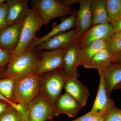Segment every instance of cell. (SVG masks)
I'll use <instances>...</instances> for the list:
<instances>
[{
	"label": "cell",
	"mask_w": 121,
	"mask_h": 121,
	"mask_svg": "<svg viewBox=\"0 0 121 121\" xmlns=\"http://www.w3.org/2000/svg\"><path fill=\"white\" fill-rule=\"evenodd\" d=\"M38 52L35 50L26 51L19 56L11 60L4 74V78L15 80L35 73L39 62Z\"/></svg>",
	"instance_id": "6da1fadb"
},
{
	"label": "cell",
	"mask_w": 121,
	"mask_h": 121,
	"mask_svg": "<svg viewBox=\"0 0 121 121\" xmlns=\"http://www.w3.org/2000/svg\"><path fill=\"white\" fill-rule=\"evenodd\" d=\"M44 24L37 9H29L27 17L23 22L19 41L11 55V60L19 56L26 52L36 37V34Z\"/></svg>",
	"instance_id": "7a4b0ae2"
},
{
	"label": "cell",
	"mask_w": 121,
	"mask_h": 121,
	"mask_svg": "<svg viewBox=\"0 0 121 121\" xmlns=\"http://www.w3.org/2000/svg\"><path fill=\"white\" fill-rule=\"evenodd\" d=\"M39 75V94L55 105L67 78L63 68Z\"/></svg>",
	"instance_id": "3957f363"
},
{
	"label": "cell",
	"mask_w": 121,
	"mask_h": 121,
	"mask_svg": "<svg viewBox=\"0 0 121 121\" xmlns=\"http://www.w3.org/2000/svg\"><path fill=\"white\" fill-rule=\"evenodd\" d=\"M40 76L32 74L16 80L14 91V102L27 107L39 94Z\"/></svg>",
	"instance_id": "277c9868"
},
{
	"label": "cell",
	"mask_w": 121,
	"mask_h": 121,
	"mask_svg": "<svg viewBox=\"0 0 121 121\" xmlns=\"http://www.w3.org/2000/svg\"><path fill=\"white\" fill-rule=\"evenodd\" d=\"M30 1L33 7L38 11L45 25H47L55 18L76 13L72 10L71 7L64 4L60 0H32Z\"/></svg>",
	"instance_id": "5b68a950"
},
{
	"label": "cell",
	"mask_w": 121,
	"mask_h": 121,
	"mask_svg": "<svg viewBox=\"0 0 121 121\" xmlns=\"http://www.w3.org/2000/svg\"><path fill=\"white\" fill-rule=\"evenodd\" d=\"M28 121H51L56 117L55 105L39 94L27 107Z\"/></svg>",
	"instance_id": "8992f818"
},
{
	"label": "cell",
	"mask_w": 121,
	"mask_h": 121,
	"mask_svg": "<svg viewBox=\"0 0 121 121\" xmlns=\"http://www.w3.org/2000/svg\"><path fill=\"white\" fill-rule=\"evenodd\" d=\"M66 49L37 52L39 56V63L34 74L41 75L63 68Z\"/></svg>",
	"instance_id": "52a82bcc"
},
{
	"label": "cell",
	"mask_w": 121,
	"mask_h": 121,
	"mask_svg": "<svg viewBox=\"0 0 121 121\" xmlns=\"http://www.w3.org/2000/svg\"><path fill=\"white\" fill-rule=\"evenodd\" d=\"M78 35L75 29L61 33L39 44L33 48L36 52L67 49L77 42Z\"/></svg>",
	"instance_id": "ba28073f"
},
{
	"label": "cell",
	"mask_w": 121,
	"mask_h": 121,
	"mask_svg": "<svg viewBox=\"0 0 121 121\" xmlns=\"http://www.w3.org/2000/svg\"><path fill=\"white\" fill-rule=\"evenodd\" d=\"M114 29L111 24L108 23L93 25L81 35L77 40V44L80 50L86 48L99 40H106L114 35Z\"/></svg>",
	"instance_id": "9c48e42d"
},
{
	"label": "cell",
	"mask_w": 121,
	"mask_h": 121,
	"mask_svg": "<svg viewBox=\"0 0 121 121\" xmlns=\"http://www.w3.org/2000/svg\"><path fill=\"white\" fill-rule=\"evenodd\" d=\"M80 51L76 43L66 49L63 68L67 78L79 77L78 69L81 63Z\"/></svg>",
	"instance_id": "30bf717a"
},
{
	"label": "cell",
	"mask_w": 121,
	"mask_h": 121,
	"mask_svg": "<svg viewBox=\"0 0 121 121\" xmlns=\"http://www.w3.org/2000/svg\"><path fill=\"white\" fill-rule=\"evenodd\" d=\"M79 3V9L76 13L75 24L78 39L92 26L91 0H80Z\"/></svg>",
	"instance_id": "8fae6325"
},
{
	"label": "cell",
	"mask_w": 121,
	"mask_h": 121,
	"mask_svg": "<svg viewBox=\"0 0 121 121\" xmlns=\"http://www.w3.org/2000/svg\"><path fill=\"white\" fill-rule=\"evenodd\" d=\"M29 1L27 0H7L8 24L9 26L23 23L28 16Z\"/></svg>",
	"instance_id": "7c38bea8"
},
{
	"label": "cell",
	"mask_w": 121,
	"mask_h": 121,
	"mask_svg": "<svg viewBox=\"0 0 121 121\" xmlns=\"http://www.w3.org/2000/svg\"><path fill=\"white\" fill-rule=\"evenodd\" d=\"M64 88L65 93L75 99L82 108L86 106L90 92L86 86L78 78H67Z\"/></svg>",
	"instance_id": "4fadbf2b"
},
{
	"label": "cell",
	"mask_w": 121,
	"mask_h": 121,
	"mask_svg": "<svg viewBox=\"0 0 121 121\" xmlns=\"http://www.w3.org/2000/svg\"><path fill=\"white\" fill-rule=\"evenodd\" d=\"M23 22L9 26L0 33V47L11 54L19 43Z\"/></svg>",
	"instance_id": "5bb4252c"
},
{
	"label": "cell",
	"mask_w": 121,
	"mask_h": 121,
	"mask_svg": "<svg viewBox=\"0 0 121 121\" xmlns=\"http://www.w3.org/2000/svg\"><path fill=\"white\" fill-rule=\"evenodd\" d=\"M100 80L97 95L92 108L90 112L93 113H107L114 103L111 99L110 95L107 89L102 75L99 73Z\"/></svg>",
	"instance_id": "9a60e30c"
},
{
	"label": "cell",
	"mask_w": 121,
	"mask_h": 121,
	"mask_svg": "<svg viewBox=\"0 0 121 121\" xmlns=\"http://www.w3.org/2000/svg\"><path fill=\"white\" fill-rule=\"evenodd\" d=\"M76 13H77L68 17H63L60 24H57L56 23L52 24L51 31L43 37H36L27 51L33 50L39 44L58 34L69 31L72 28L75 27Z\"/></svg>",
	"instance_id": "2e32d148"
},
{
	"label": "cell",
	"mask_w": 121,
	"mask_h": 121,
	"mask_svg": "<svg viewBox=\"0 0 121 121\" xmlns=\"http://www.w3.org/2000/svg\"><path fill=\"white\" fill-rule=\"evenodd\" d=\"M104 78L109 95L121 83V62H112L102 71L98 72Z\"/></svg>",
	"instance_id": "e0dca14e"
},
{
	"label": "cell",
	"mask_w": 121,
	"mask_h": 121,
	"mask_svg": "<svg viewBox=\"0 0 121 121\" xmlns=\"http://www.w3.org/2000/svg\"><path fill=\"white\" fill-rule=\"evenodd\" d=\"M55 105L56 117L65 114L73 117L77 115L82 108L75 99L66 93L60 95Z\"/></svg>",
	"instance_id": "ac0fdd59"
},
{
	"label": "cell",
	"mask_w": 121,
	"mask_h": 121,
	"mask_svg": "<svg viewBox=\"0 0 121 121\" xmlns=\"http://www.w3.org/2000/svg\"><path fill=\"white\" fill-rule=\"evenodd\" d=\"M113 55L106 48L100 50L83 66L87 69H97L102 71L112 62Z\"/></svg>",
	"instance_id": "d6986e66"
},
{
	"label": "cell",
	"mask_w": 121,
	"mask_h": 121,
	"mask_svg": "<svg viewBox=\"0 0 121 121\" xmlns=\"http://www.w3.org/2000/svg\"><path fill=\"white\" fill-rule=\"evenodd\" d=\"M92 26L110 23L105 0H91Z\"/></svg>",
	"instance_id": "ffe728a7"
},
{
	"label": "cell",
	"mask_w": 121,
	"mask_h": 121,
	"mask_svg": "<svg viewBox=\"0 0 121 121\" xmlns=\"http://www.w3.org/2000/svg\"><path fill=\"white\" fill-rule=\"evenodd\" d=\"M105 48H106V40L102 39L95 41L88 47L80 50V65L83 66L98 52Z\"/></svg>",
	"instance_id": "44dd1931"
},
{
	"label": "cell",
	"mask_w": 121,
	"mask_h": 121,
	"mask_svg": "<svg viewBox=\"0 0 121 121\" xmlns=\"http://www.w3.org/2000/svg\"><path fill=\"white\" fill-rule=\"evenodd\" d=\"M110 23L121 19V0H105Z\"/></svg>",
	"instance_id": "7402d4cb"
},
{
	"label": "cell",
	"mask_w": 121,
	"mask_h": 121,
	"mask_svg": "<svg viewBox=\"0 0 121 121\" xmlns=\"http://www.w3.org/2000/svg\"><path fill=\"white\" fill-rule=\"evenodd\" d=\"M16 80L10 78L0 79V93L5 97L14 102V91Z\"/></svg>",
	"instance_id": "603a6c76"
},
{
	"label": "cell",
	"mask_w": 121,
	"mask_h": 121,
	"mask_svg": "<svg viewBox=\"0 0 121 121\" xmlns=\"http://www.w3.org/2000/svg\"><path fill=\"white\" fill-rule=\"evenodd\" d=\"M106 41V48L113 55L121 53V34L115 33Z\"/></svg>",
	"instance_id": "cb8c5ba5"
},
{
	"label": "cell",
	"mask_w": 121,
	"mask_h": 121,
	"mask_svg": "<svg viewBox=\"0 0 121 121\" xmlns=\"http://www.w3.org/2000/svg\"><path fill=\"white\" fill-rule=\"evenodd\" d=\"M0 121H26L23 115L11 107L0 116Z\"/></svg>",
	"instance_id": "d4e9b609"
},
{
	"label": "cell",
	"mask_w": 121,
	"mask_h": 121,
	"mask_svg": "<svg viewBox=\"0 0 121 121\" xmlns=\"http://www.w3.org/2000/svg\"><path fill=\"white\" fill-rule=\"evenodd\" d=\"M8 10V4L6 2L0 4V33L9 26Z\"/></svg>",
	"instance_id": "484cf974"
},
{
	"label": "cell",
	"mask_w": 121,
	"mask_h": 121,
	"mask_svg": "<svg viewBox=\"0 0 121 121\" xmlns=\"http://www.w3.org/2000/svg\"><path fill=\"white\" fill-rule=\"evenodd\" d=\"M106 113H93L90 111L71 121H104Z\"/></svg>",
	"instance_id": "4316f807"
},
{
	"label": "cell",
	"mask_w": 121,
	"mask_h": 121,
	"mask_svg": "<svg viewBox=\"0 0 121 121\" xmlns=\"http://www.w3.org/2000/svg\"><path fill=\"white\" fill-rule=\"evenodd\" d=\"M104 121H121V109L115 106L112 107L107 113Z\"/></svg>",
	"instance_id": "83f0119b"
},
{
	"label": "cell",
	"mask_w": 121,
	"mask_h": 121,
	"mask_svg": "<svg viewBox=\"0 0 121 121\" xmlns=\"http://www.w3.org/2000/svg\"><path fill=\"white\" fill-rule=\"evenodd\" d=\"M11 54L0 47V66L8 63L11 60Z\"/></svg>",
	"instance_id": "f1b7e54d"
},
{
	"label": "cell",
	"mask_w": 121,
	"mask_h": 121,
	"mask_svg": "<svg viewBox=\"0 0 121 121\" xmlns=\"http://www.w3.org/2000/svg\"><path fill=\"white\" fill-rule=\"evenodd\" d=\"M0 101H2V102H4L5 103H7L12 107L15 108L16 109H19L20 106L19 104L8 99L2 95L0 93Z\"/></svg>",
	"instance_id": "f546056e"
},
{
	"label": "cell",
	"mask_w": 121,
	"mask_h": 121,
	"mask_svg": "<svg viewBox=\"0 0 121 121\" xmlns=\"http://www.w3.org/2000/svg\"><path fill=\"white\" fill-rule=\"evenodd\" d=\"M111 24L113 28L115 33L121 34V19Z\"/></svg>",
	"instance_id": "4dcf8cb0"
},
{
	"label": "cell",
	"mask_w": 121,
	"mask_h": 121,
	"mask_svg": "<svg viewBox=\"0 0 121 121\" xmlns=\"http://www.w3.org/2000/svg\"><path fill=\"white\" fill-rule=\"evenodd\" d=\"M11 107L7 103L0 101V116Z\"/></svg>",
	"instance_id": "1f68e13d"
},
{
	"label": "cell",
	"mask_w": 121,
	"mask_h": 121,
	"mask_svg": "<svg viewBox=\"0 0 121 121\" xmlns=\"http://www.w3.org/2000/svg\"><path fill=\"white\" fill-rule=\"evenodd\" d=\"M60 1L64 4L69 7H71V5L74 4L78 3V2L79 3L80 0H62Z\"/></svg>",
	"instance_id": "d6a6232c"
},
{
	"label": "cell",
	"mask_w": 121,
	"mask_h": 121,
	"mask_svg": "<svg viewBox=\"0 0 121 121\" xmlns=\"http://www.w3.org/2000/svg\"><path fill=\"white\" fill-rule=\"evenodd\" d=\"M112 62H121V53L114 56Z\"/></svg>",
	"instance_id": "836d02e7"
},
{
	"label": "cell",
	"mask_w": 121,
	"mask_h": 121,
	"mask_svg": "<svg viewBox=\"0 0 121 121\" xmlns=\"http://www.w3.org/2000/svg\"><path fill=\"white\" fill-rule=\"evenodd\" d=\"M119 89H121V83L118 85L115 89V90H119Z\"/></svg>",
	"instance_id": "e575fe53"
},
{
	"label": "cell",
	"mask_w": 121,
	"mask_h": 121,
	"mask_svg": "<svg viewBox=\"0 0 121 121\" xmlns=\"http://www.w3.org/2000/svg\"><path fill=\"white\" fill-rule=\"evenodd\" d=\"M6 0H0V4L4 3V2H6Z\"/></svg>",
	"instance_id": "d590c367"
}]
</instances>
